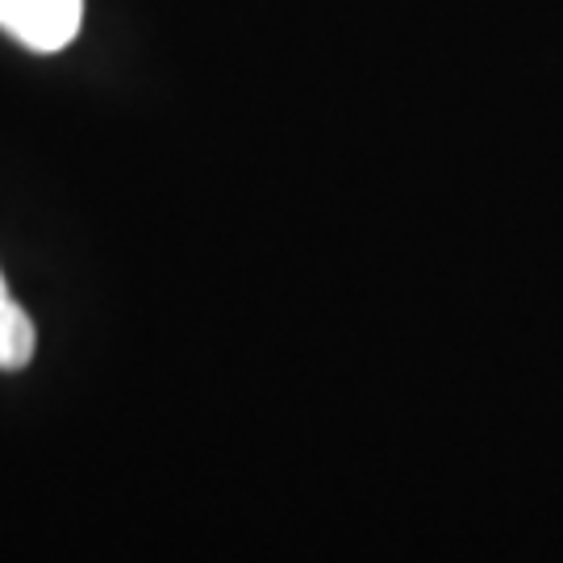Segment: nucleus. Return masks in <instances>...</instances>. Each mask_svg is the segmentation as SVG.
<instances>
[{
	"mask_svg": "<svg viewBox=\"0 0 563 563\" xmlns=\"http://www.w3.org/2000/svg\"><path fill=\"white\" fill-rule=\"evenodd\" d=\"M80 21L84 0H0V30L42 55L71 46Z\"/></svg>",
	"mask_w": 563,
	"mask_h": 563,
	"instance_id": "obj_1",
	"label": "nucleus"
},
{
	"mask_svg": "<svg viewBox=\"0 0 563 563\" xmlns=\"http://www.w3.org/2000/svg\"><path fill=\"white\" fill-rule=\"evenodd\" d=\"M38 351V330L30 322V313L9 297V284L0 276V372H18L34 360Z\"/></svg>",
	"mask_w": 563,
	"mask_h": 563,
	"instance_id": "obj_2",
	"label": "nucleus"
}]
</instances>
